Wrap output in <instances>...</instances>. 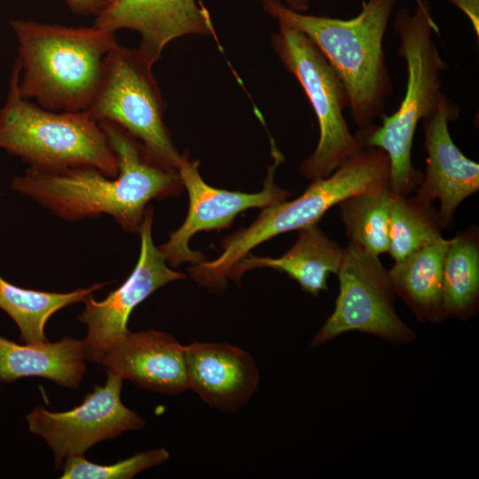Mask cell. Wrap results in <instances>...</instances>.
I'll use <instances>...</instances> for the list:
<instances>
[{
	"mask_svg": "<svg viewBox=\"0 0 479 479\" xmlns=\"http://www.w3.org/2000/svg\"><path fill=\"white\" fill-rule=\"evenodd\" d=\"M288 8L298 12H306L309 9L310 0H280Z\"/></svg>",
	"mask_w": 479,
	"mask_h": 479,
	"instance_id": "obj_27",
	"label": "cell"
},
{
	"mask_svg": "<svg viewBox=\"0 0 479 479\" xmlns=\"http://www.w3.org/2000/svg\"><path fill=\"white\" fill-rule=\"evenodd\" d=\"M93 25L113 33L121 29L138 33L137 50L152 66L175 39L189 35L216 39L208 11L196 0H109Z\"/></svg>",
	"mask_w": 479,
	"mask_h": 479,
	"instance_id": "obj_14",
	"label": "cell"
},
{
	"mask_svg": "<svg viewBox=\"0 0 479 479\" xmlns=\"http://www.w3.org/2000/svg\"><path fill=\"white\" fill-rule=\"evenodd\" d=\"M443 309L445 318L466 320L479 309V231L459 232L449 244L443 265Z\"/></svg>",
	"mask_w": 479,
	"mask_h": 479,
	"instance_id": "obj_20",
	"label": "cell"
},
{
	"mask_svg": "<svg viewBox=\"0 0 479 479\" xmlns=\"http://www.w3.org/2000/svg\"><path fill=\"white\" fill-rule=\"evenodd\" d=\"M394 28L399 38L397 54L406 64L407 81L404 96L395 113L381 118L355 137L364 146L383 150L389 158V189L397 195H409L420 185L423 173L412 161L415 130L420 121L430 116L444 96L442 73L447 64L433 40L439 28L430 12L428 0L416 2V9L399 8L394 17Z\"/></svg>",
	"mask_w": 479,
	"mask_h": 479,
	"instance_id": "obj_4",
	"label": "cell"
},
{
	"mask_svg": "<svg viewBox=\"0 0 479 479\" xmlns=\"http://www.w3.org/2000/svg\"><path fill=\"white\" fill-rule=\"evenodd\" d=\"M449 240L444 237L395 262L389 270L395 294L421 322L446 319L443 309V265Z\"/></svg>",
	"mask_w": 479,
	"mask_h": 479,
	"instance_id": "obj_19",
	"label": "cell"
},
{
	"mask_svg": "<svg viewBox=\"0 0 479 479\" xmlns=\"http://www.w3.org/2000/svg\"><path fill=\"white\" fill-rule=\"evenodd\" d=\"M271 43L284 67L301 84L318 123V145L302 161L299 171L310 181L326 177L364 148L343 114L349 106L345 86L318 48L301 31L279 23Z\"/></svg>",
	"mask_w": 479,
	"mask_h": 479,
	"instance_id": "obj_7",
	"label": "cell"
},
{
	"mask_svg": "<svg viewBox=\"0 0 479 479\" xmlns=\"http://www.w3.org/2000/svg\"><path fill=\"white\" fill-rule=\"evenodd\" d=\"M20 71L17 59L0 107V148L34 169L61 172L90 167L115 177L116 155L90 111L55 112L32 103L20 93Z\"/></svg>",
	"mask_w": 479,
	"mask_h": 479,
	"instance_id": "obj_6",
	"label": "cell"
},
{
	"mask_svg": "<svg viewBox=\"0 0 479 479\" xmlns=\"http://www.w3.org/2000/svg\"><path fill=\"white\" fill-rule=\"evenodd\" d=\"M169 453L164 448L135 454L110 465L92 463L84 455L67 458L63 463L61 479H130L138 473L165 462Z\"/></svg>",
	"mask_w": 479,
	"mask_h": 479,
	"instance_id": "obj_24",
	"label": "cell"
},
{
	"mask_svg": "<svg viewBox=\"0 0 479 479\" xmlns=\"http://www.w3.org/2000/svg\"><path fill=\"white\" fill-rule=\"evenodd\" d=\"M187 389L208 405L233 412L257 389L260 373L247 350L226 342H194L184 346Z\"/></svg>",
	"mask_w": 479,
	"mask_h": 479,
	"instance_id": "obj_15",
	"label": "cell"
},
{
	"mask_svg": "<svg viewBox=\"0 0 479 479\" xmlns=\"http://www.w3.org/2000/svg\"><path fill=\"white\" fill-rule=\"evenodd\" d=\"M438 209L419 198L393 193L390 208L389 254L400 261L442 238Z\"/></svg>",
	"mask_w": 479,
	"mask_h": 479,
	"instance_id": "obj_23",
	"label": "cell"
},
{
	"mask_svg": "<svg viewBox=\"0 0 479 479\" xmlns=\"http://www.w3.org/2000/svg\"><path fill=\"white\" fill-rule=\"evenodd\" d=\"M271 150L273 163L268 168L263 189L255 193L231 192L208 185L200 175L199 161L184 155L177 170L189 196L188 214L182 225L169 235L168 241L158 247L170 267L176 268L184 263L194 264L205 259L201 252L190 247V240L195 233L228 228L236 216L244 210L264 208L287 200L292 195L275 182L276 170L285 157L273 139H271Z\"/></svg>",
	"mask_w": 479,
	"mask_h": 479,
	"instance_id": "obj_11",
	"label": "cell"
},
{
	"mask_svg": "<svg viewBox=\"0 0 479 479\" xmlns=\"http://www.w3.org/2000/svg\"><path fill=\"white\" fill-rule=\"evenodd\" d=\"M392 198L389 188L357 193L337 205L349 243L375 256L389 252Z\"/></svg>",
	"mask_w": 479,
	"mask_h": 479,
	"instance_id": "obj_22",
	"label": "cell"
},
{
	"mask_svg": "<svg viewBox=\"0 0 479 479\" xmlns=\"http://www.w3.org/2000/svg\"><path fill=\"white\" fill-rule=\"evenodd\" d=\"M455 103L444 94L437 109L422 120L426 172L415 196L433 204L439 200L442 228H451L459 206L479 190V164L464 155L453 142L449 122L459 118Z\"/></svg>",
	"mask_w": 479,
	"mask_h": 479,
	"instance_id": "obj_13",
	"label": "cell"
},
{
	"mask_svg": "<svg viewBox=\"0 0 479 479\" xmlns=\"http://www.w3.org/2000/svg\"><path fill=\"white\" fill-rule=\"evenodd\" d=\"M11 26L19 44V90L45 109L87 111L98 90L107 53L119 43L114 33L91 27H70L15 20Z\"/></svg>",
	"mask_w": 479,
	"mask_h": 479,
	"instance_id": "obj_3",
	"label": "cell"
},
{
	"mask_svg": "<svg viewBox=\"0 0 479 479\" xmlns=\"http://www.w3.org/2000/svg\"><path fill=\"white\" fill-rule=\"evenodd\" d=\"M153 220V208L146 207L138 232L140 254L129 278L103 301H96L90 294L82 302L84 309L78 319L87 327V360L92 363L100 364L111 345L129 332L128 319L137 305L163 286L186 278L168 266L163 254L154 245Z\"/></svg>",
	"mask_w": 479,
	"mask_h": 479,
	"instance_id": "obj_12",
	"label": "cell"
},
{
	"mask_svg": "<svg viewBox=\"0 0 479 479\" xmlns=\"http://www.w3.org/2000/svg\"><path fill=\"white\" fill-rule=\"evenodd\" d=\"M153 67L137 48L118 43L106 56L100 83L88 110L98 122L126 130L159 163L177 169L184 155L163 121L165 102Z\"/></svg>",
	"mask_w": 479,
	"mask_h": 479,
	"instance_id": "obj_8",
	"label": "cell"
},
{
	"mask_svg": "<svg viewBox=\"0 0 479 479\" xmlns=\"http://www.w3.org/2000/svg\"><path fill=\"white\" fill-rule=\"evenodd\" d=\"M69 9L80 15H98L107 5L109 0H65Z\"/></svg>",
	"mask_w": 479,
	"mask_h": 479,
	"instance_id": "obj_25",
	"label": "cell"
},
{
	"mask_svg": "<svg viewBox=\"0 0 479 479\" xmlns=\"http://www.w3.org/2000/svg\"><path fill=\"white\" fill-rule=\"evenodd\" d=\"M389 177L388 154L365 146L328 177L312 180L298 198L263 208L248 227L221 242L224 251L218 258L192 264L190 276L201 287L223 291L230 269L251 249L279 234L318 224L332 207L354 194L389 189Z\"/></svg>",
	"mask_w": 479,
	"mask_h": 479,
	"instance_id": "obj_5",
	"label": "cell"
},
{
	"mask_svg": "<svg viewBox=\"0 0 479 479\" xmlns=\"http://www.w3.org/2000/svg\"><path fill=\"white\" fill-rule=\"evenodd\" d=\"M298 231L296 242L278 258L255 256L248 253L228 271L227 278L237 283L240 277L251 269L272 268L285 272L300 285L302 291L318 297L326 291L327 279L337 275L344 247L331 240L313 224Z\"/></svg>",
	"mask_w": 479,
	"mask_h": 479,
	"instance_id": "obj_17",
	"label": "cell"
},
{
	"mask_svg": "<svg viewBox=\"0 0 479 479\" xmlns=\"http://www.w3.org/2000/svg\"><path fill=\"white\" fill-rule=\"evenodd\" d=\"M397 0H364L350 19L295 12L280 0H261L278 23L308 36L331 64L347 90L351 118L365 131L386 115L393 86L383 43Z\"/></svg>",
	"mask_w": 479,
	"mask_h": 479,
	"instance_id": "obj_2",
	"label": "cell"
},
{
	"mask_svg": "<svg viewBox=\"0 0 479 479\" xmlns=\"http://www.w3.org/2000/svg\"><path fill=\"white\" fill-rule=\"evenodd\" d=\"M417 1H419V0H415V2H417Z\"/></svg>",
	"mask_w": 479,
	"mask_h": 479,
	"instance_id": "obj_28",
	"label": "cell"
},
{
	"mask_svg": "<svg viewBox=\"0 0 479 479\" xmlns=\"http://www.w3.org/2000/svg\"><path fill=\"white\" fill-rule=\"evenodd\" d=\"M98 122L117 158L115 177L90 167L61 172L28 168L12 179V188L63 219L106 214L124 232H138L147 203L180 192L181 177L177 169L152 158L138 140L118 125Z\"/></svg>",
	"mask_w": 479,
	"mask_h": 479,
	"instance_id": "obj_1",
	"label": "cell"
},
{
	"mask_svg": "<svg viewBox=\"0 0 479 479\" xmlns=\"http://www.w3.org/2000/svg\"><path fill=\"white\" fill-rule=\"evenodd\" d=\"M86 360L84 339L65 336L56 342L20 345L0 335V382L3 383L40 377L75 389L84 375Z\"/></svg>",
	"mask_w": 479,
	"mask_h": 479,
	"instance_id": "obj_18",
	"label": "cell"
},
{
	"mask_svg": "<svg viewBox=\"0 0 479 479\" xmlns=\"http://www.w3.org/2000/svg\"><path fill=\"white\" fill-rule=\"evenodd\" d=\"M100 365L151 391L177 395L188 389L184 346L168 333L129 331L111 345Z\"/></svg>",
	"mask_w": 479,
	"mask_h": 479,
	"instance_id": "obj_16",
	"label": "cell"
},
{
	"mask_svg": "<svg viewBox=\"0 0 479 479\" xmlns=\"http://www.w3.org/2000/svg\"><path fill=\"white\" fill-rule=\"evenodd\" d=\"M461 11L468 19L472 28L479 38V0H445Z\"/></svg>",
	"mask_w": 479,
	"mask_h": 479,
	"instance_id": "obj_26",
	"label": "cell"
},
{
	"mask_svg": "<svg viewBox=\"0 0 479 479\" xmlns=\"http://www.w3.org/2000/svg\"><path fill=\"white\" fill-rule=\"evenodd\" d=\"M106 372L105 384L95 385L72 410L50 412L36 406L27 414L30 433L44 439L57 468L69 457L84 455L98 442L145 427L144 419L121 400L123 379L110 370Z\"/></svg>",
	"mask_w": 479,
	"mask_h": 479,
	"instance_id": "obj_10",
	"label": "cell"
},
{
	"mask_svg": "<svg viewBox=\"0 0 479 479\" xmlns=\"http://www.w3.org/2000/svg\"><path fill=\"white\" fill-rule=\"evenodd\" d=\"M107 284L96 283L68 293H54L23 288L0 276V309L15 322L21 341L26 344H40L48 342L44 328L55 312L82 302Z\"/></svg>",
	"mask_w": 479,
	"mask_h": 479,
	"instance_id": "obj_21",
	"label": "cell"
},
{
	"mask_svg": "<svg viewBox=\"0 0 479 479\" xmlns=\"http://www.w3.org/2000/svg\"><path fill=\"white\" fill-rule=\"evenodd\" d=\"M337 276L339 294L334 310L312 339L311 347L351 331L393 343L415 339L414 332L396 313L389 270L379 256L348 243Z\"/></svg>",
	"mask_w": 479,
	"mask_h": 479,
	"instance_id": "obj_9",
	"label": "cell"
}]
</instances>
